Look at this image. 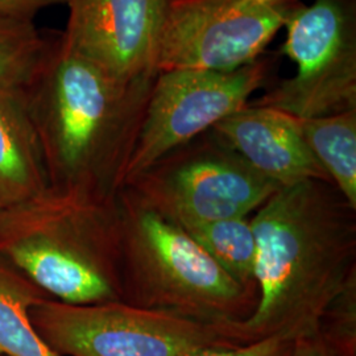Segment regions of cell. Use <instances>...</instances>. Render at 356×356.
Returning <instances> with one entry per match:
<instances>
[{"mask_svg": "<svg viewBox=\"0 0 356 356\" xmlns=\"http://www.w3.org/2000/svg\"><path fill=\"white\" fill-rule=\"evenodd\" d=\"M355 211L319 179L281 186L256 210L259 298L248 318L229 327L239 343L318 331L326 310L356 281Z\"/></svg>", "mask_w": 356, "mask_h": 356, "instance_id": "cell-1", "label": "cell"}, {"mask_svg": "<svg viewBox=\"0 0 356 356\" xmlns=\"http://www.w3.org/2000/svg\"><path fill=\"white\" fill-rule=\"evenodd\" d=\"M157 73L122 81L69 49L61 35L51 38L38 76L23 91L45 166L66 189L82 191L103 181L123 185Z\"/></svg>", "mask_w": 356, "mask_h": 356, "instance_id": "cell-2", "label": "cell"}, {"mask_svg": "<svg viewBox=\"0 0 356 356\" xmlns=\"http://www.w3.org/2000/svg\"><path fill=\"white\" fill-rule=\"evenodd\" d=\"M127 189L120 220L126 302L219 327L248 318L257 286L232 279L185 229Z\"/></svg>", "mask_w": 356, "mask_h": 356, "instance_id": "cell-3", "label": "cell"}, {"mask_svg": "<svg viewBox=\"0 0 356 356\" xmlns=\"http://www.w3.org/2000/svg\"><path fill=\"white\" fill-rule=\"evenodd\" d=\"M35 225L6 229L0 248L41 289L73 305L120 301L113 234L82 191L35 211Z\"/></svg>", "mask_w": 356, "mask_h": 356, "instance_id": "cell-4", "label": "cell"}, {"mask_svg": "<svg viewBox=\"0 0 356 356\" xmlns=\"http://www.w3.org/2000/svg\"><path fill=\"white\" fill-rule=\"evenodd\" d=\"M29 314L61 356H189L241 344L227 327L123 301L73 305L40 298Z\"/></svg>", "mask_w": 356, "mask_h": 356, "instance_id": "cell-5", "label": "cell"}, {"mask_svg": "<svg viewBox=\"0 0 356 356\" xmlns=\"http://www.w3.org/2000/svg\"><path fill=\"white\" fill-rule=\"evenodd\" d=\"M127 188L181 229L248 216L279 186L211 131L169 153Z\"/></svg>", "mask_w": 356, "mask_h": 356, "instance_id": "cell-6", "label": "cell"}, {"mask_svg": "<svg viewBox=\"0 0 356 356\" xmlns=\"http://www.w3.org/2000/svg\"><path fill=\"white\" fill-rule=\"evenodd\" d=\"M281 53L297 74L254 101L297 119L356 110V22L351 0L296 4L286 19Z\"/></svg>", "mask_w": 356, "mask_h": 356, "instance_id": "cell-7", "label": "cell"}, {"mask_svg": "<svg viewBox=\"0 0 356 356\" xmlns=\"http://www.w3.org/2000/svg\"><path fill=\"white\" fill-rule=\"evenodd\" d=\"M269 74V61L238 70H168L154 78L123 185L128 186L169 153L209 132L248 104Z\"/></svg>", "mask_w": 356, "mask_h": 356, "instance_id": "cell-8", "label": "cell"}, {"mask_svg": "<svg viewBox=\"0 0 356 356\" xmlns=\"http://www.w3.org/2000/svg\"><path fill=\"white\" fill-rule=\"evenodd\" d=\"M294 6L292 0H169L154 67L229 73L254 64Z\"/></svg>", "mask_w": 356, "mask_h": 356, "instance_id": "cell-9", "label": "cell"}, {"mask_svg": "<svg viewBox=\"0 0 356 356\" xmlns=\"http://www.w3.org/2000/svg\"><path fill=\"white\" fill-rule=\"evenodd\" d=\"M169 0H67L65 45L122 81L157 73Z\"/></svg>", "mask_w": 356, "mask_h": 356, "instance_id": "cell-10", "label": "cell"}, {"mask_svg": "<svg viewBox=\"0 0 356 356\" xmlns=\"http://www.w3.org/2000/svg\"><path fill=\"white\" fill-rule=\"evenodd\" d=\"M210 131L254 170L279 186L309 179L331 182L307 147L298 119L292 115L247 104Z\"/></svg>", "mask_w": 356, "mask_h": 356, "instance_id": "cell-11", "label": "cell"}, {"mask_svg": "<svg viewBox=\"0 0 356 356\" xmlns=\"http://www.w3.org/2000/svg\"><path fill=\"white\" fill-rule=\"evenodd\" d=\"M45 161L24 91L0 82V204L38 200Z\"/></svg>", "mask_w": 356, "mask_h": 356, "instance_id": "cell-12", "label": "cell"}, {"mask_svg": "<svg viewBox=\"0 0 356 356\" xmlns=\"http://www.w3.org/2000/svg\"><path fill=\"white\" fill-rule=\"evenodd\" d=\"M298 124L332 185L356 210V110L298 119Z\"/></svg>", "mask_w": 356, "mask_h": 356, "instance_id": "cell-13", "label": "cell"}, {"mask_svg": "<svg viewBox=\"0 0 356 356\" xmlns=\"http://www.w3.org/2000/svg\"><path fill=\"white\" fill-rule=\"evenodd\" d=\"M40 300L26 281L0 268V355H58L38 334L31 307Z\"/></svg>", "mask_w": 356, "mask_h": 356, "instance_id": "cell-14", "label": "cell"}, {"mask_svg": "<svg viewBox=\"0 0 356 356\" xmlns=\"http://www.w3.org/2000/svg\"><path fill=\"white\" fill-rule=\"evenodd\" d=\"M185 229L232 279L257 286L254 279L257 247L248 216L195 225Z\"/></svg>", "mask_w": 356, "mask_h": 356, "instance_id": "cell-15", "label": "cell"}, {"mask_svg": "<svg viewBox=\"0 0 356 356\" xmlns=\"http://www.w3.org/2000/svg\"><path fill=\"white\" fill-rule=\"evenodd\" d=\"M51 38H45L32 20L0 15V82L26 90L44 63Z\"/></svg>", "mask_w": 356, "mask_h": 356, "instance_id": "cell-16", "label": "cell"}, {"mask_svg": "<svg viewBox=\"0 0 356 356\" xmlns=\"http://www.w3.org/2000/svg\"><path fill=\"white\" fill-rule=\"evenodd\" d=\"M317 332L337 355L355 356L356 281H353L326 310Z\"/></svg>", "mask_w": 356, "mask_h": 356, "instance_id": "cell-17", "label": "cell"}, {"mask_svg": "<svg viewBox=\"0 0 356 356\" xmlns=\"http://www.w3.org/2000/svg\"><path fill=\"white\" fill-rule=\"evenodd\" d=\"M294 343L292 337L275 335L250 343L204 350L189 356H292Z\"/></svg>", "mask_w": 356, "mask_h": 356, "instance_id": "cell-18", "label": "cell"}, {"mask_svg": "<svg viewBox=\"0 0 356 356\" xmlns=\"http://www.w3.org/2000/svg\"><path fill=\"white\" fill-rule=\"evenodd\" d=\"M67 0H0V15L22 20H32L41 10Z\"/></svg>", "mask_w": 356, "mask_h": 356, "instance_id": "cell-19", "label": "cell"}, {"mask_svg": "<svg viewBox=\"0 0 356 356\" xmlns=\"http://www.w3.org/2000/svg\"><path fill=\"white\" fill-rule=\"evenodd\" d=\"M292 356H338L318 332L296 339Z\"/></svg>", "mask_w": 356, "mask_h": 356, "instance_id": "cell-20", "label": "cell"}, {"mask_svg": "<svg viewBox=\"0 0 356 356\" xmlns=\"http://www.w3.org/2000/svg\"><path fill=\"white\" fill-rule=\"evenodd\" d=\"M256 3H260V4H273V3H279V1H284V0H252Z\"/></svg>", "mask_w": 356, "mask_h": 356, "instance_id": "cell-21", "label": "cell"}, {"mask_svg": "<svg viewBox=\"0 0 356 356\" xmlns=\"http://www.w3.org/2000/svg\"><path fill=\"white\" fill-rule=\"evenodd\" d=\"M4 206L3 204H0V222H1V219H3V216H4Z\"/></svg>", "mask_w": 356, "mask_h": 356, "instance_id": "cell-22", "label": "cell"}]
</instances>
